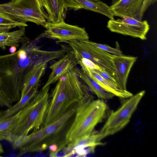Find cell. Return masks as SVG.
<instances>
[{
  "instance_id": "cell-1",
  "label": "cell",
  "mask_w": 157,
  "mask_h": 157,
  "mask_svg": "<svg viewBox=\"0 0 157 157\" xmlns=\"http://www.w3.org/2000/svg\"><path fill=\"white\" fill-rule=\"evenodd\" d=\"M36 39L25 37L16 52L0 55V91L12 104L21 98L22 90L30 71L35 66L61 58L67 52L65 47L47 51L40 49Z\"/></svg>"
},
{
  "instance_id": "cell-2",
  "label": "cell",
  "mask_w": 157,
  "mask_h": 157,
  "mask_svg": "<svg viewBox=\"0 0 157 157\" xmlns=\"http://www.w3.org/2000/svg\"><path fill=\"white\" fill-rule=\"evenodd\" d=\"M75 67L61 77L53 89L40 128L59 118L72 105L91 95L81 81Z\"/></svg>"
},
{
  "instance_id": "cell-3",
  "label": "cell",
  "mask_w": 157,
  "mask_h": 157,
  "mask_svg": "<svg viewBox=\"0 0 157 157\" xmlns=\"http://www.w3.org/2000/svg\"><path fill=\"white\" fill-rule=\"evenodd\" d=\"M82 99L72 105L56 121L28 134L19 149V156L44 151L53 144L58 146L57 153L63 147L66 134Z\"/></svg>"
},
{
  "instance_id": "cell-4",
  "label": "cell",
  "mask_w": 157,
  "mask_h": 157,
  "mask_svg": "<svg viewBox=\"0 0 157 157\" xmlns=\"http://www.w3.org/2000/svg\"><path fill=\"white\" fill-rule=\"evenodd\" d=\"M108 109L104 100H94L91 95L84 98L66 134L63 148L90 134L96 126L102 121Z\"/></svg>"
},
{
  "instance_id": "cell-5",
  "label": "cell",
  "mask_w": 157,
  "mask_h": 157,
  "mask_svg": "<svg viewBox=\"0 0 157 157\" xmlns=\"http://www.w3.org/2000/svg\"><path fill=\"white\" fill-rule=\"evenodd\" d=\"M50 86L37 92L23 109L15 127L7 141L23 140L31 130L39 129L44 121L49 102Z\"/></svg>"
},
{
  "instance_id": "cell-6",
  "label": "cell",
  "mask_w": 157,
  "mask_h": 157,
  "mask_svg": "<svg viewBox=\"0 0 157 157\" xmlns=\"http://www.w3.org/2000/svg\"><path fill=\"white\" fill-rule=\"evenodd\" d=\"M0 12L16 20L31 22L44 27L48 21V14L39 0H12L0 4Z\"/></svg>"
},
{
  "instance_id": "cell-7",
  "label": "cell",
  "mask_w": 157,
  "mask_h": 157,
  "mask_svg": "<svg viewBox=\"0 0 157 157\" xmlns=\"http://www.w3.org/2000/svg\"><path fill=\"white\" fill-rule=\"evenodd\" d=\"M145 93V91L143 90L133 95L117 109L111 111L105 123L99 131L101 141L119 132L128 124Z\"/></svg>"
},
{
  "instance_id": "cell-8",
  "label": "cell",
  "mask_w": 157,
  "mask_h": 157,
  "mask_svg": "<svg viewBox=\"0 0 157 157\" xmlns=\"http://www.w3.org/2000/svg\"><path fill=\"white\" fill-rule=\"evenodd\" d=\"M64 42L69 45L76 56L91 60L102 70L114 78V69L112 60L113 54L97 48L85 40H71Z\"/></svg>"
},
{
  "instance_id": "cell-9",
  "label": "cell",
  "mask_w": 157,
  "mask_h": 157,
  "mask_svg": "<svg viewBox=\"0 0 157 157\" xmlns=\"http://www.w3.org/2000/svg\"><path fill=\"white\" fill-rule=\"evenodd\" d=\"M107 27L111 32L125 36L146 39L150 25L146 21H139L132 17H124L121 19H110Z\"/></svg>"
},
{
  "instance_id": "cell-10",
  "label": "cell",
  "mask_w": 157,
  "mask_h": 157,
  "mask_svg": "<svg viewBox=\"0 0 157 157\" xmlns=\"http://www.w3.org/2000/svg\"><path fill=\"white\" fill-rule=\"evenodd\" d=\"M44 27V35L63 42L71 40H88L89 36L84 28L67 24L64 21L52 23L47 22Z\"/></svg>"
},
{
  "instance_id": "cell-11",
  "label": "cell",
  "mask_w": 157,
  "mask_h": 157,
  "mask_svg": "<svg viewBox=\"0 0 157 157\" xmlns=\"http://www.w3.org/2000/svg\"><path fill=\"white\" fill-rule=\"evenodd\" d=\"M105 144L100 139L99 131L94 130L90 134L67 145L61 151H63V156H85L94 152L97 146Z\"/></svg>"
},
{
  "instance_id": "cell-12",
  "label": "cell",
  "mask_w": 157,
  "mask_h": 157,
  "mask_svg": "<svg viewBox=\"0 0 157 157\" xmlns=\"http://www.w3.org/2000/svg\"><path fill=\"white\" fill-rule=\"evenodd\" d=\"M47 13L48 22L55 23L64 21L67 11L79 10L74 0H39Z\"/></svg>"
},
{
  "instance_id": "cell-13",
  "label": "cell",
  "mask_w": 157,
  "mask_h": 157,
  "mask_svg": "<svg viewBox=\"0 0 157 157\" xmlns=\"http://www.w3.org/2000/svg\"><path fill=\"white\" fill-rule=\"evenodd\" d=\"M137 58V57L123 54L112 55V60L114 69V78L120 89L127 90L126 85L128 76Z\"/></svg>"
},
{
  "instance_id": "cell-14",
  "label": "cell",
  "mask_w": 157,
  "mask_h": 157,
  "mask_svg": "<svg viewBox=\"0 0 157 157\" xmlns=\"http://www.w3.org/2000/svg\"><path fill=\"white\" fill-rule=\"evenodd\" d=\"M77 64L74 51L72 50H70L63 57L49 67L52 71L42 89L56 82L67 71L76 67Z\"/></svg>"
},
{
  "instance_id": "cell-15",
  "label": "cell",
  "mask_w": 157,
  "mask_h": 157,
  "mask_svg": "<svg viewBox=\"0 0 157 157\" xmlns=\"http://www.w3.org/2000/svg\"><path fill=\"white\" fill-rule=\"evenodd\" d=\"M144 0H119L110 6L113 16L129 17L137 20Z\"/></svg>"
},
{
  "instance_id": "cell-16",
  "label": "cell",
  "mask_w": 157,
  "mask_h": 157,
  "mask_svg": "<svg viewBox=\"0 0 157 157\" xmlns=\"http://www.w3.org/2000/svg\"><path fill=\"white\" fill-rule=\"evenodd\" d=\"M40 82L33 85L23 97L14 105H12L7 109L0 111V122L14 115L31 101L38 92Z\"/></svg>"
},
{
  "instance_id": "cell-17",
  "label": "cell",
  "mask_w": 157,
  "mask_h": 157,
  "mask_svg": "<svg viewBox=\"0 0 157 157\" xmlns=\"http://www.w3.org/2000/svg\"><path fill=\"white\" fill-rule=\"evenodd\" d=\"M78 75L81 80L84 82L89 88L99 98L102 100H109L113 98L114 95L102 88L89 75L86 70L77 68Z\"/></svg>"
},
{
  "instance_id": "cell-18",
  "label": "cell",
  "mask_w": 157,
  "mask_h": 157,
  "mask_svg": "<svg viewBox=\"0 0 157 157\" xmlns=\"http://www.w3.org/2000/svg\"><path fill=\"white\" fill-rule=\"evenodd\" d=\"M25 27L13 31L0 33V48L6 49L7 47H19L20 43L25 38Z\"/></svg>"
},
{
  "instance_id": "cell-19",
  "label": "cell",
  "mask_w": 157,
  "mask_h": 157,
  "mask_svg": "<svg viewBox=\"0 0 157 157\" xmlns=\"http://www.w3.org/2000/svg\"><path fill=\"white\" fill-rule=\"evenodd\" d=\"M83 69L86 70L89 75L102 88L112 93L114 96L121 98H128L133 95L132 93L128 90H120L117 86L110 82L92 70Z\"/></svg>"
},
{
  "instance_id": "cell-20",
  "label": "cell",
  "mask_w": 157,
  "mask_h": 157,
  "mask_svg": "<svg viewBox=\"0 0 157 157\" xmlns=\"http://www.w3.org/2000/svg\"><path fill=\"white\" fill-rule=\"evenodd\" d=\"M79 9H84L104 15L110 19H114L110 7L101 1L95 2L92 0H74Z\"/></svg>"
},
{
  "instance_id": "cell-21",
  "label": "cell",
  "mask_w": 157,
  "mask_h": 157,
  "mask_svg": "<svg viewBox=\"0 0 157 157\" xmlns=\"http://www.w3.org/2000/svg\"><path fill=\"white\" fill-rule=\"evenodd\" d=\"M47 66V63L37 64L34 66L29 73L21 94L22 98L30 89L39 82L43 75Z\"/></svg>"
},
{
  "instance_id": "cell-22",
  "label": "cell",
  "mask_w": 157,
  "mask_h": 157,
  "mask_svg": "<svg viewBox=\"0 0 157 157\" xmlns=\"http://www.w3.org/2000/svg\"><path fill=\"white\" fill-rule=\"evenodd\" d=\"M21 110L11 117L0 122V141L7 140L16 126Z\"/></svg>"
},
{
  "instance_id": "cell-23",
  "label": "cell",
  "mask_w": 157,
  "mask_h": 157,
  "mask_svg": "<svg viewBox=\"0 0 157 157\" xmlns=\"http://www.w3.org/2000/svg\"><path fill=\"white\" fill-rule=\"evenodd\" d=\"M12 25L16 27H26L28 25L25 22L17 21L10 15L0 12V25Z\"/></svg>"
},
{
  "instance_id": "cell-24",
  "label": "cell",
  "mask_w": 157,
  "mask_h": 157,
  "mask_svg": "<svg viewBox=\"0 0 157 157\" xmlns=\"http://www.w3.org/2000/svg\"><path fill=\"white\" fill-rule=\"evenodd\" d=\"M89 44L110 54L115 55H120L123 54L122 52L120 49L111 47L105 44H102L88 40H85Z\"/></svg>"
},
{
  "instance_id": "cell-25",
  "label": "cell",
  "mask_w": 157,
  "mask_h": 157,
  "mask_svg": "<svg viewBox=\"0 0 157 157\" xmlns=\"http://www.w3.org/2000/svg\"><path fill=\"white\" fill-rule=\"evenodd\" d=\"M76 57L77 64H79L82 68L102 70L98 66L89 59L78 56H76Z\"/></svg>"
},
{
  "instance_id": "cell-26",
  "label": "cell",
  "mask_w": 157,
  "mask_h": 157,
  "mask_svg": "<svg viewBox=\"0 0 157 157\" xmlns=\"http://www.w3.org/2000/svg\"><path fill=\"white\" fill-rule=\"evenodd\" d=\"M157 0H144L143 3L138 14L137 20L142 21L144 14L148 8L151 5L154 4Z\"/></svg>"
},
{
  "instance_id": "cell-27",
  "label": "cell",
  "mask_w": 157,
  "mask_h": 157,
  "mask_svg": "<svg viewBox=\"0 0 157 157\" xmlns=\"http://www.w3.org/2000/svg\"><path fill=\"white\" fill-rule=\"evenodd\" d=\"M92 70L110 82L116 85L118 87L115 78L105 71L97 69Z\"/></svg>"
},
{
  "instance_id": "cell-28",
  "label": "cell",
  "mask_w": 157,
  "mask_h": 157,
  "mask_svg": "<svg viewBox=\"0 0 157 157\" xmlns=\"http://www.w3.org/2000/svg\"><path fill=\"white\" fill-rule=\"evenodd\" d=\"M0 106L9 108L12 106L11 104L6 98L0 91Z\"/></svg>"
},
{
  "instance_id": "cell-29",
  "label": "cell",
  "mask_w": 157,
  "mask_h": 157,
  "mask_svg": "<svg viewBox=\"0 0 157 157\" xmlns=\"http://www.w3.org/2000/svg\"><path fill=\"white\" fill-rule=\"evenodd\" d=\"M16 27L15 26L12 25H0V33L10 31L11 29Z\"/></svg>"
},
{
  "instance_id": "cell-30",
  "label": "cell",
  "mask_w": 157,
  "mask_h": 157,
  "mask_svg": "<svg viewBox=\"0 0 157 157\" xmlns=\"http://www.w3.org/2000/svg\"><path fill=\"white\" fill-rule=\"evenodd\" d=\"M16 49L17 48L16 47H11L10 49V51L11 53H13L16 51Z\"/></svg>"
},
{
  "instance_id": "cell-31",
  "label": "cell",
  "mask_w": 157,
  "mask_h": 157,
  "mask_svg": "<svg viewBox=\"0 0 157 157\" xmlns=\"http://www.w3.org/2000/svg\"><path fill=\"white\" fill-rule=\"evenodd\" d=\"M4 152L3 146L2 144L0 143V154L4 153Z\"/></svg>"
},
{
  "instance_id": "cell-32",
  "label": "cell",
  "mask_w": 157,
  "mask_h": 157,
  "mask_svg": "<svg viewBox=\"0 0 157 157\" xmlns=\"http://www.w3.org/2000/svg\"><path fill=\"white\" fill-rule=\"evenodd\" d=\"M118 0H112L111 5H113Z\"/></svg>"
},
{
  "instance_id": "cell-33",
  "label": "cell",
  "mask_w": 157,
  "mask_h": 157,
  "mask_svg": "<svg viewBox=\"0 0 157 157\" xmlns=\"http://www.w3.org/2000/svg\"></svg>"
}]
</instances>
